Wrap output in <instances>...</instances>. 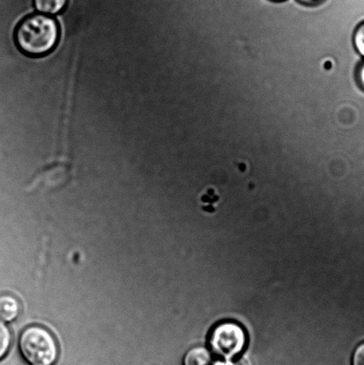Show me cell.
<instances>
[{"instance_id": "1", "label": "cell", "mask_w": 364, "mask_h": 365, "mask_svg": "<svg viewBox=\"0 0 364 365\" xmlns=\"http://www.w3.org/2000/svg\"><path fill=\"white\" fill-rule=\"evenodd\" d=\"M60 27L53 18L32 14L21 20L14 31L17 48L25 56L41 57L51 53L58 44Z\"/></svg>"}, {"instance_id": "2", "label": "cell", "mask_w": 364, "mask_h": 365, "mask_svg": "<svg viewBox=\"0 0 364 365\" xmlns=\"http://www.w3.org/2000/svg\"><path fill=\"white\" fill-rule=\"evenodd\" d=\"M19 348L24 359L31 365H53L58 359L56 339L41 327L25 329L20 337Z\"/></svg>"}, {"instance_id": "3", "label": "cell", "mask_w": 364, "mask_h": 365, "mask_svg": "<svg viewBox=\"0 0 364 365\" xmlns=\"http://www.w3.org/2000/svg\"><path fill=\"white\" fill-rule=\"evenodd\" d=\"M209 344L216 355L226 359H234L244 349L245 331L241 325L234 322H224L214 329Z\"/></svg>"}, {"instance_id": "4", "label": "cell", "mask_w": 364, "mask_h": 365, "mask_svg": "<svg viewBox=\"0 0 364 365\" xmlns=\"http://www.w3.org/2000/svg\"><path fill=\"white\" fill-rule=\"evenodd\" d=\"M21 305L16 298L10 294L0 295V322L11 323L19 317Z\"/></svg>"}, {"instance_id": "5", "label": "cell", "mask_w": 364, "mask_h": 365, "mask_svg": "<svg viewBox=\"0 0 364 365\" xmlns=\"http://www.w3.org/2000/svg\"><path fill=\"white\" fill-rule=\"evenodd\" d=\"M184 365H214L212 353L204 346H195L185 354Z\"/></svg>"}, {"instance_id": "6", "label": "cell", "mask_w": 364, "mask_h": 365, "mask_svg": "<svg viewBox=\"0 0 364 365\" xmlns=\"http://www.w3.org/2000/svg\"><path fill=\"white\" fill-rule=\"evenodd\" d=\"M69 0H33V6L38 12L46 14H57L64 9Z\"/></svg>"}, {"instance_id": "7", "label": "cell", "mask_w": 364, "mask_h": 365, "mask_svg": "<svg viewBox=\"0 0 364 365\" xmlns=\"http://www.w3.org/2000/svg\"><path fill=\"white\" fill-rule=\"evenodd\" d=\"M11 342H12V336L9 327L0 322V360L5 359L9 353Z\"/></svg>"}, {"instance_id": "8", "label": "cell", "mask_w": 364, "mask_h": 365, "mask_svg": "<svg viewBox=\"0 0 364 365\" xmlns=\"http://www.w3.org/2000/svg\"><path fill=\"white\" fill-rule=\"evenodd\" d=\"M355 43L356 48L364 56V21L356 29L355 34Z\"/></svg>"}, {"instance_id": "9", "label": "cell", "mask_w": 364, "mask_h": 365, "mask_svg": "<svg viewBox=\"0 0 364 365\" xmlns=\"http://www.w3.org/2000/svg\"><path fill=\"white\" fill-rule=\"evenodd\" d=\"M352 365H364V342L356 346L353 354Z\"/></svg>"}, {"instance_id": "10", "label": "cell", "mask_w": 364, "mask_h": 365, "mask_svg": "<svg viewBox=\"0 0 364 365\" xmlns=\"http://www.w3.org/2000/svg\"><path fill=\"white\" fill-rule=\"evenodd\" d=\"M359 81H360V83H361L363 87L364 88V64L361 68H360Z\"/></svg>"}, {"instance_id": "11", "label": "cell", "mask_w": 364, "mask_h": 365, "mask_svg": "<svg viewBox=\"0 0 364 365\" xmlns=\"http://www.w3.org/2000/svg\"><path fill=\"white\" fill-rule=\"evenodd\" d=\"M301 1L305 3H315L318 1V0H301Z\"/></svg>"}, {"instance_id": "12", "label": "cell", "mask_w": 364, "mask_h": 365, "mask_svg": "<svg viewBox=\"0 0 364 365\" xmlns=\"http://www.w3.org/2000/svg\"><path fill=\"white\" fill-rule=\"evenodd\" d=\"M276 1H278V0H276Z\"/></svg>"}]
</instances>
